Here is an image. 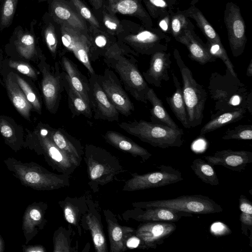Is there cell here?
<instances>
[{
	"mask_svg": "<svg viewBox=\"0 0 252 252\" xmlns=\"http://www.w3.org/2000/svg\"><path fill=\"white\" fill-rule=\"evenodd\" d=\"M135 54L123 45L103 57L109 68L118 74L125 89L136 100L147 103V95L150 89L138 67Z\"/></svg>",
	"mask_w": 252,
	"mask_h": 252,
	"instance_id": "cell-1",
	"label": "cell"
},
{
	"mask_svg": "<svg viewBox=\"0 0 252 252\" xmlns=\"http://www.w3.org/2000/svg\"><path fill=\"white\" fill-rule=\"evenodd\" d=\"M208 89L215 102V114L242 108L247 110V100L250 91L238 76H234L227 69L223 75L212 73Z\"/></svg>",
	"mask_w": 252,
	"mask_h": 252,
	"instance_id": "cell-2",
	"label": "cell"
},
{
	"mask_svg": "<svg viewBox=\"0 0 252 252\" xmlns=\"http://www.w3.org/2000/svg\"><path fill=\"white\" fill-rule=\"evenodd\" d=\"M121 21L123 30L116 36L118 41L137 57L167 51L171 38L159 28L147 27L126 19Z\"/></svg>",
	"mask_w": 252,
	"mask_h": 252,
	"instance_id": "cell-3",
	"label": "cell"
},
{
	"mask_svg": "<svg viewBox=\"0 0 252 252\" xmlns=\"http://www.w3.org/2000/svg\"><path fill=\"white\" fill-rule=\"evenodd\" d=\"M3 162L22 185L33 189L53 190L70 185V175L51 172L34 162L24 163L14 158H8Z\"/></svg>",
	"mask_w": 252,
	"mask_h": 252,
	"instance_id": "cell-4",
	"label": "cell"
},
{
	"mask_svg": "<svg viewBox=\"0 0 252 252\" xmlns=\"http://www.w3.org/2000/svg\"><path fill=\"white\" fill-rule=\"evenodd\" d=\"M83 158L87 165L88 185L94 193L125 172L120 160L102 147L86 144Z\"/></svg>",
	"mask_w": 252,
	"mask_h": 252,
	"instance_id": "cell-5",
	"label": "cell"
},
{
	"mask_svg": "<svg viewBox=\"0 0 252 252\" xmlns=\"http://www.w3.org/2000/svg\"><path fill=\"white\" fill-rule=\"evenodd\" d=\"M119 126L127 133L153 147L165 149L180 147L183 143L184 131L168 126L140 120L122 122Z\"/></svg>",
	"mask_w": 252,
	"mask_h": 252,
	"instance_id": "cell-6",
	"label": "cell"
},
{
	"mask_svg": "<svg viewBox=\"0 0 252 252\" xmlns=\"http://www.w3.org/2000/svg\"><path fill=\"white\" fill-rule=\"evenodd\" d=\"M173 56L182 78L183 94L188 123L190 128H193L202 123L207 93L194 79L192 73L184 63L177 49H174Z\"/></svg>",
	"mask_w": 252,
	"mask_h": 252,
	"instance_id": "cell-7",
	"label": "cell"
},
{
	"mask_svg": "<svg viewBox=\"0 0 252 252\" xmlns=\"http://www.w3.org/2000/svg\"><path fill=\"white\" fill-rule=\"evenodd\" d=\"M133 207H164L190 214H208L220 213L221 206L208 196L202 195H183L170 199L135 202Z\"/></svg>",
	"mask_w": 252,
	"mask_h": 252,
	"instance_id": "cell-8",
	"label": "cell"
},
{
	"mask_svg": "<svg viewBox=\"0 0 252 252\" xmlns=\"http://www.w3.org/2000/svg\"><path fill=\"white\" fill-rule=\"evenodd\" d=\"M32 146L38 155L43 156L48 164L59 173L72 174L80 166L76 160L60 150L50 138L47 129L36 134Z\"/></svg>",
	"mask_w": 252,
	"mask_h": 252,
	"instance_id": "cell-9",
	"label": "cell"
},
{
	"mask_svg": "<svg viewBox=\"0 0 252 252\" xmlns=\"http://www.w3.org/2000/svg\"><path fill=\"white\" fill-rule=\"evenodd\" d=\"M158 170L143 174L132 173L126 181L123 190L133 191L169 185L183 180L182 173L169 165H161Z\"/></svg>",
	"mask_w": 252,
	"mask_h": 252,
	"instance_id": "cell-10",
	"label": "cell"
},
{
	"mask_svg": "<svg viewBox=\"0 0 252 252\" xmlns=\"http://www.w3.org/2000/svg\"><path fill=\"white\" fill-rule=\"evenodd\" d=\"M223 20L231 53L233 57H238L244 52L247 39L245 21L240 7L236 3L230 1L226 3Z\"/></svg>",
	"mask_w": 252,
	"mask_h": 252,
	"instance_id": "cell-11",
	"label": "cell"
},
{
	"mask_svg": "<svg viewBox=\"0 0 252 252\" xmlns=\"http://www.w3.org/2000/svg\"><path fill=\"white\" fill-rule=\"evenodd\" d=\"M97 78L109 101L118 112L126 117L130 115L135 110L134 104L114 72L106 68L102 74H97Z\"/></svg>",
	"mask_w": 252,
	"mask_h": 252,
	"instance_id": "cell-12",
	"label": "cell"
},
{
	"mask_svg": "<svg viewBox=\"0 0 252 252\" xmlns=\"http://www.w3.org/2000/svg\"><path fill=\"white\" fill-rule=\"evenodd\" d=\"M58 24L64 50L72 52L90 74L94 73L90 59V42L88 36L64 24Z\"/></svg>",
	"mask_w": 252,
	"mask_h": 252,
	"instance_id": "cell-13",
	"label": "cell"
},
{
	"mask_svg": "<svg viewBox=\"0 0 252 252\" xmlns=\"http://www.w3.org/2000/svg\"><path fill=\"white\" fill-rule=\"evenodd\" d=\"M42 73L41 91L47 109L51 113L57 112L64 91L62 71L59 63H55V71H51L48 64L43 63L41 67Z\"/></svg>",
	"mask_w": 252,
	"mask_h": 252,
	"instance_id": "cell-14",
	"label": "cell"
},
{
	"mask_svg": "<svg viewBox=\"0 0 252 252\" xmlns=\"http://www.w3.org/2000/svg\"><path fill=\"white\" fill-rule=\"evenodd\" d=\"M90 101L94 118L108 122L118 121L119 113L100 85L95 73L90 74Z\"/></svg>",
	"mask_w": 252,
	"mask_h": 252,
	"instance_id": "cell-15",
	"label": "cell"
},
{
	"mask_svg": "<svg viewBox=\"0 0 252 252\" xmlns=\"http://www.w3.org/2000/svg\"><path fill=\"white\" fill-rule=\"evenodd\" d=\"M192 214L164 207H149L144 208L133 207L122 214L124 220H130L142 222L153 221H178L183 217H191Z\"/></svg>",
	"mask_w": 252,
	"mask_h": 252,
	"instance_id": "cell-16",
	"label": "cell"
},
{
	"mask_svg": "<svg viewBox=\"0 0 252 252\" xmlns=\"http://www.w3.org/2000/svg\"><path fill=\"white\" fill-rule=\"evenodd\" d=\"M176 228L173 222L165 221L145 222L140 224L135 235L141 240L142 249H155L172 234Z\"/></svg>",
	"mask_w": 252,
	"mask_h": 252,
	"instance_id": "cell-17",
	"label": "cell"
},
{
	"mask_svg": "<svg viewBox=\"0 0 252 252\" xmlns=\"http://www.w3.org/2000/svg\"><path fill=\"white\" fill-rule=\"evenodd\" d=\"M49 15L57 24H64L88 36V24L68 0H52Z\"/></svg>",
	"mask_w": 252,
	"mask_h": 252,
	"instance_id": "cell-18",
	"label": "cell"
},
{
	"mask_svg": "<svg viewBox=\"0 0 252 252\" xmlns=\"http://www.w3.org/2000/svg\"><path fill=\"white\" fill-rule=\"evenodd\" d=\"M88 36L90 42V59L94 62L100 57H104L123 45L117 37L102 29L88 25Z\"/></svg>",
	"mask_w": 252,
	"mask_h": 252,
	"instance_id": "cell-19",
	"label": "cell"
},
{
	"mask_svg": "<svg viewBox=\"0 0 252 252\" xmlns=\"http://www.w3.org/2000/svg\"><path fill=\"white\" fill-rule=\"evenodd\" d=\"M47 209V204L42 201L34 202L26 208L23 216L22 227L26 244L46 225L45 214Z\"/></svg>",
	"mask_w": 252,
	"mask_h": 252,
	"instance_id": "cell-20",
	"label": "cell"
},
{
	"mask_svg": "<svg viewBox=\"0 0 252 252\" xmlns=\"http://www.w3.org/2000/svg\"><path fill=\"white\" fill-rule=\"evenodd\" d=\"M88 210L83 217L81 225L84 230H89L96 252H108L105 234L101 215L96 206L88 200Z\"/></svg>",
	"mask_w": 252,
	"mask_h": 252,
	"instance_id": "cell-21",
	"label": "cell"
},
{
	"mask_svg": "<svg viewBox=\"0 0 252 252\" xmlns=\"http://www.w3.org/2000/svg\"><path fill=\"white\" fill-rule=\"evenodd\" d=\"M204 158L212 166L221 165L231 170L240 172L252 162V152L227 149L217 151L213 156H206Z\"/></svg>",
	"mask_w": 252,
	"mask_h": 252,
	"instance_id": "cell-22",
	"label": "cell"
},
{
	"mask_svg": "<svg viewBox=\"0 0 252 252\" xmlns=\"http://www.w3.org/2000/svg\"><path fill=\"white\" fill-rule=\"evenodd\" d=\"M194 29H185L174 38L177 41L186 46L189 51L188 57L191 60L201 65L215 62L217 59L208 52L205 43L196 34Z\"/></svg>",
	"mask_w": 252,
	"mask_h": 252,
	"instance_id": "cell-23",
	"label": "cell"
},
{
	"mask_svg": "<svg viewBox=\"0 0 252 252\" xmlns=\"http://www.w3.org/2000/svg\"><path fill=\"white\" fill-rule=\"evenodd\" d=\"M107 223L110 252H123L127 250L126 242L127 238L135 233L133 227L121 225L116 216L109 209L103 210Z\"/></svg>",
	"mask_w": 252,
	"mask_h": 252,
	"instance_id": "cell-24",
	"label": "cell"
},
{
	"mask_svg": "<svg viewBox=\"0 0 252 252\" xmlns=\"http://www.w3.org/2000/svg\"><path fill=\"white\" fill-rule=\"evenodd\" d=\"M151 56L149 67L142 73V75L147 83L160 88L163 81H167L169 79L168 69L172 63L171 54L162 51Z\"/></svg>",
	"mask_w": 252,
	"mask_h": 252,
	"instance_id": "cell-25",
	"label": "cell"
},
{
	"mask_svg": "<svg viewBox=\"0 0 252 252\" xmlns=\"http://www.w3.org/2000/svg\"><path fill=\"white\" fill-rule=\"evenodd\" d=\"M105 7L116 14L136 17L146 27H153L152 18L144 7L142 0H105Z\"/></svg>",
	"mask_w": 252,
	"mask_h": 252,
	"instance_id": "cell-26",
	"label": "cell"
},
{
	"mask_svg": "<svg viewBox=\"0 0 252 252\" xmlns=\"http://www.w3.org/2000/svg\"><path fill=\"white\" fill-rule=\"evenodd\" d=\"M58 203L63 210L65 220L76 229L78 234L81 236V220L88 210V200L86 197L67 196Z\"/></svg>",
	"mask_w": 252,
	"mask_h": 252,
	"instance_id": "cell-27",
	"label": "cell"
},
{
	"mask_svg": "<svg viewBox=\"0 0 252 252\" xmlns=\"http://www.w3.org/2000/svg\"><path fill=\"white\" fill-rule=\"evenodd\" d=\"M48 135L54 143L62 151L77 161L80 165L84 147L81 142L63 129H47Z\"/></svg>",
	"mask_w": 252,
	"mask_h": 252,
	"instance_id": "cell-28",
	"label": "cell"
},
{
	"mask_svg": "<svg viewBox=\"0 0 252 252\" xmlns=\"http://www.w3.org/2000/svg\"><path fill=\"white\" fill-rule=\"evenodd\" d=\"M61 63L62 70L73 89L91 106L89 79L80 72L76 64L68 57L64 55L62 56Z\"/></svg>",
	"mask_w": 252,
	"mask_h": 252,
	"instance_id": "cell-29",
	"label": "cell"
},
{
	"mask_svg": "<svg viewBox=\"0 0 252 252\" xmlns=\"http://www.w3.org/2000/svg\"><path fill=\"white\" fill-rule=\"evenodd\" d=\"M105 141L115 148L126 152L133 157H140L143 162L150 158L152 154L132 139L115 131L108 130L103 136Z\"/></svg>",
	"mask_w": 252,
	"mask_h": 252,
	"instance_id": "cell-30",
	"label": "cell"
},
{
	"mask_svg": "<svg viewBox=\"0 0 252 252\" xmlns=\"http://www.w3.org/2000/svg\"><path fill=\"white\" fill-rule=\"evenodd\" d=\"M64 90L68 97V104L72 117L83 115L91 118L93 117V112L90 105L86 102L82 97L73 89L62 70Z\"/></svg>",
	"mask_w": 252,
	"mask_h": 252,
	"instance_id": "cell-31",
	"label": "cell"
},
{
	"mask_svg": "<svg viewBox=\"0 0 252 252\" xmlns=\"http://www.w3.org/2000/svg\"><path fill=\"white\" fill-rule=\"evenodd\" d=\"M173 83L176 90L171 96L166 97V100L171 110L184 127L190 128L189 124L185 104L183 98L182 88L173 70H171Z\"/></svg>",
	"mask_w": 252,
	"mask_h": 252,
	"instance_id": "cell-32",
	"label": "cell"
},
{
	"mask_svg": "<svg viewBox=\"0 0 252 252\" xmlns=\"http://www.w3.org/2000/svg\"><path fill=\"white\" fill-rule=\"evenodd\" d=\"M247 109L223 112L218 114H212L211 120L201 129L200 135L214 131L225 125L236 122L245 117Z\"/></svg>",
	"mask_w": 252,
	"mask_h": 252,
	"instance_id": "cell-33",
	"label": "cell"
},
{
	"mask_svg": "<svg viewBox=\"0 0 252 252\" xmlns=\"http://www.w3.org/2000/svg\"><path fill=\"white\" fill-rule=\"evenodd\" d=\"M147 100L151 105L150 119L152 122L168 126L172 128L180 129L178 126L171 118L160 99L153 89L150 88L147 95Z\"/></svg>",
	"mask_w": 252,
	"mask_h": 252,
	"instance_id": "cell-34",
	"label": "cell"
},
{
	"mask_svg": "<svg viewBox=\"0 0 252 252\" xmlns=\"http://www.w3.org/2000/svg\"><path fill=\"white\" fill-rule=\"evenodd\" d=\"M6 85L9 97L17 111L25 118L29 119L32 106L28 101L18 84L8 76Z\"/></svg>",
	"mask_w": 252,
	"mask_h": 252,
	"instance_id": "cell-35",
	"label": "cell"
},
{
	"mask_svg": "<svg viewBox=\"0 0 252 252\" xmlns=\"http://www.w3.org/2000/svg\"><path fill=\"white\" fill-rule=\"evenodd\" d=\"M186 16L193 19L207 40L220 42L221 39L218 32L208 21L202 12L195 5H190L188 9L183 10Z\"/></svg>",
	"mask_w": 252,
	"mask_h": 252,
	"instance_id": "cell-36",
	"label": "cell"
},
{
	"mask_svg": "<svg viewBox=\"0 0 252 252\" xmlns=\"http://www.w3.org/2000/svg\"><path fill=\"white\" fill-rule=\"evenodd\" d=\"M75 233L72 225L68 224V228L60 226L57 229L53 236L54 252H77L78 245L72 247L71 242Z\"/></svg>",
	"mask_w": 252,
	"mask_h": 252,
	"instance_id": "cell-37",
	"label": "cell"
},
{
	"mask_svg": "<svg viewBox=\"0 0 252 252\" xmlns=\"http://www.w3.org/2000/svg\"><path fill=\"white\" fill-rule=\"evenodd\" d=\"M56 23L52 19L44 27L43 36L46 45L53 58L55 59L59 55L61 57L64 55V50L61 40L60 30L58 33L55 26Z\"/></svg>",
	"mask_w": 252,
	"mask_h": 252,
	"instance_id": "cell-38",
	"label": "cell"
},
{
	"mask_svg": "<svg viewBox=\"0 0 252 252\" xmlns=\"http://www.w3.org/2000/svg\"><path fill=\"white\" fill-rule=\"evenodd\" d=\"M190 167L194 174L202 182L211 186L219 185V180L213 166L207 161L201 159L193 160Z\"/></svg>",
	"mask_w": 252,
	"mask_h": 252,
	"instance_id": "cell-39",
	"label": "cell"
},
{
	"mask_svg": "<svg viewBox=\"0 0 252 252\" xmlns=\"http://www.w3.org/2000/svg\"><path fill=\"white\" fill-rule=\"evenodd\" d=\"M151 18L158 20L174 11L179 0H142Z\"/></svg>",
	"mask_w": 252,
	"mask_h": 252,
	"instance_id": "cell-40",
	"label": "cell"
},
{
	"mask_svg": "<svg viewBox=\"0 0 252 252\" xmlns=\"http://www.w3.org/2000/svg\"><path fill=\"white\" fill-rule=\"evenodd\" d=\"M98 20L102 29L107 32L117 36L123 30V24L117 14L109 11L105 7L101 12L95 16Z\"/></svg>",
	"mask_w": 252,
	"mask_h": 252,
	"instance_id": "cell-41",
	"label": "cell"
},
{
	"mask_svg": "<svg viewBox=\"0 0 252 252\" xmlns=\"http://www.w3.org/2000/svg\"><path fill=\"white\" fill-rule=\"evenodd\" d=\"M19 53L26 59H30L35 53V43L34 37L30 33H19L15 41Z\"/></svg>",
	"mask_w": 252,
	"mask_h": 252,
	"instance_id": "cell-42",
	"label": "cell"
},
{
	"mask_svg": "<svg viewBox=\"0 0 252 252\" xmlns=\"http://www.w3.org/2000/svg\"><path fill=\"white\" fill-rule=\"evenodd\" d=\"M206 48L208 52L216 59H220L223 62L227 69L234 76H238L234 70L233 63L227 55L226 50L221 42H214L207 40Z\"/></svg>",
	"mask_w": 252,
	"mask_h": 252,
	"instance_id": "cell-43",
	"label": "cell"
},
{
	"mask_svg": "<svg viewBox=\"0 0 252 252\" xmlns=\"http://www.w3.org/2000/svg\"><path fill=\"white\" fill-rule=\"evenodd\" d=\"M170 15L171 34L174 38L178 36L185 29L194 28L193 24L183 11L178 10L176 12L171 11Z\"/></svg>",
	"mask_w": 252,
	"mask_h": 252,
	"instance_id": "cell-44",
	"label": "cell"
},
{
	"mask_svg": "<svg viewBox=\"0 0 252 252\" xmlns=\"http://www.w3.org/2000/svg\"><path fill=\"white\" fill-rule=\"evenodd\" d=\"M18 0H3L0 8V29L2 31L12 23Z\"/></svg>",
	"mask_w": 252,
	"mask_h": 252,
	"instance_id": "cell-45",
	"label": "cell"
},
{
	"mask_svg": "<svg viewBox=\"0 0 252 252\" xmlns=\"http://www.w3.org/2000/svg\"><path fill=\"white\" fill-rule=\"evenodd\" d=\"M68 0L88 25L102 29L100 24L94 13L81 0Z\"/></svg>",
	"mask_w": 252,
	"mask_h": 252,
	"instance_id": "cell-46",
	"label": "cell"
},
{
	"mask_svg": "<svg viewBox=\"0 0 252 252\" xmlns=\"http://www.w3.org/2000/svg\"><path fill=\"white\" fill-rule=\"evenodd\" d=\"M221 138L223 140H252V125H239L228 128Z\"/></svg>",
	"mask_w": 252,
	"mask_h": 252,
	"instance_id": "cell-47",
	"label": "cell"
},
{
	"mask_svg": "<svg viewBox=\"0 0 252 252\" xmlns=\"http://www.w3.org/2000/svg\"><path fill=\"white\" fill-rule=\"evenodd\" d=\"M16 82L23 91L28 101L38 113L41 114V104L37 95L29 84L18 75H15Z\"/></svg>",
	"mask_w": 252,
	"mask_h": 252,
	"instance_id": "cell-48",
	"label": "cell"
},
{
	"mask_svg": "<svg viewBox=\"0 0 252 252\" xmlns=\"http://www.w3.org/2000/svg\"><path fill=\"white\" fill-rule=\"evenodd\" d=\"M0 132L6 142L15 152L20 149L17 137L11 125L4 120H0Z\"/></svg>",
	"mask_w": 252,
	"mask_h": 252,
	"instance_id": "cell-49",
	"label": "cell"
},
{
	"mask_svg": "<svg viewBox=\"0 0 252 252\" xmlns=\"http://www.w3.org/2000/svg\"><path fill=\"white\" fill-rule=\"evenodd\" d=\"M9 65L23 74L33 78L34 79L36 78V74L34 70L28 64L20 62L10 61L9 63Z\"/></svg>",
	"mask_w": 252,
	"mask_h": 252,
	"instance_id": "cell-50",
	"label": "cell"
},
{
	"mask_svg": "<svg viewBox=\"0 0 252 252\" xmlns=\"http://www.w3.org/2000/svg\"><path fill=\"white\" fill-rule=\"evenodd\" d=\"M240 220L241 224L242 233L248 236V230H252V214L241 212L240 215Z\"/></svg>",
	"mask_w": 252,
	"mask_h": 252,
	"instance_id": "cell-51",
	"label": "cell"
},
{
	"mask_svg": "<svg viewBox=\"0 0 252 252\" xmlns=\"http://www.w3.org/2000/svg\"><path fill=\"white\" fill-rule=\"evenodd\" d=\"M158 28L163 33L171 34V15L170 12L158 20Z\"/></svg>",
	"mask_w": 252,
	"mask_h": 252,
	"instance_id": "cell-52",
	"label": "cell"
},
{
	"mask_svg": "<svg viewBox=\"0 0 252 252\" xmlns=\"http://www.w3.org/2000/svg\"><path fill=\"white\" fill-rule=\"evenodd\" d=\"M211 230L212 234L218 236L225 235L231 233L229 228L225 224L221 222H216L212 224Z\"/></svg>",
	"mask_w": 252,
	"mask_h": 252,
	"instance_id": "cell-53",
	"label": "cell"
},
{
	"mask_svg": "<svg viewBox=\"0 0 252 252\" xmlns=\"http://www.w3.org/2000/svg\"><path fill=\"white\" fill-rule=\"evenodd\" d=\"M126 246L127 249H142L141 241L135 234H133L127 238Z\"/></svg>",
	"mask_w": 252,
	"mask_h": 252,
	"instance_id": "cell-54",
	"label": "cell"
},
{
	"mask_svg": "<svg viewBox=\"0 0 252 252\" xmlns=\"http://www.w3.org/2000/svg\"><path fill=\"white\" fill-rule=\"evenodd\" d=\"M92 6L95 16L98 15L105 6V0H88Z\"/></svg>",
	"mask_w": 252,
	"mask_h": 252,
	"instance_id": "cell-55",
	"label": "cell"
},
{
	"mask_svg": "<svg viewBox=\"0 0 252 252\" xmlns=\"http://www.w3.org/2000/svg\"><path fill=\"white\" fill-rule=\"evenodd\" d=\"M22 250L24 252H46L45 248L40 244L22 245Z\"/></svg>",
	"mask_w": 252,
	"mask_h": 252,
	"instance_id": "cell-56",
	"label": "cell"
},
{
	"mask_svg": "<svg viewBox=\"0 0 252 252\" xmlns=\"http://www.w3.org/2000/svg\"><path fill=\"white\" fill-rule=\"evenodd\" d=\"M247 102V110H248V111L251 114L252 112V91L251 90L250 91L248 94Z\"/></svg>",
	"mask_w": 252,
	"mask_h": 252,
	"instance_id": "cell-57",
	"label": "cell"
},
{
	"mask_svg": "<svg viewBox=\"0 0 252 252\" xmlns=\"http://www.w3.org/2000/svg\"><path fill=\"white\" fill-rule=\"evenodd\" d=\"M246 75L248 77L252 76V59L251 60L246 71Z\"/></svg>",
	"mask_w": 252,
	"mask_h": 252,
	"instance_id": "cell-58",
	"label": "cell"
},
{
	"mask_svg": "<svg viewBox=\"0 0 252 252\" xmlns=\"http://www.w3.org/2000/svg\"><path fill=\"white\" fill-rule=\"evenodd\" d=\"M5 249L4 241L1 236L0 235V252H3Z\"/></svg>",
	"mask_w": 252,
	"mask_h": 252,
	"instance_id": "cell-59",
	"label": "cell"
},
{
	"mask_svg": "<svg viewBox=\"0 0 252 252\" xmlns=\"http://www.w3.org/2000/svg\"><path fill=\"white\" fill-rule=\"evenodd\" d=\"M200 0H191L190 2V5H195V4L198 2Z\"/></svg>",
	"mask_w": 252,
	"mask_h": 252,
	"instance_id": "cell-60",
	"label": "cell"
},
{
	"mask_svg": "<svg viewBox=\"0 0 252 252\" xmlns=\"http://www.w3.org/2000/svg\"><path fill=\"white\" fill-rule=\"evenodd\" d=\"M46 0H39V1H46Z\"/></svg>",
	"mask_w": 252,
	"mask_h": 252,
	"instance_id": "cell-61",
	"label": "cell"
},
{
	"mask_svg": "<svg viewBox=\"0 0 252 252\" xmlns=\"http://www.w3.org/2000/svg\"></svg>",
	"mask_w": 252,
	"mask_h": 252,
	"instance_id": "cell-62",
	"label": "cell"
}]
</instances>
